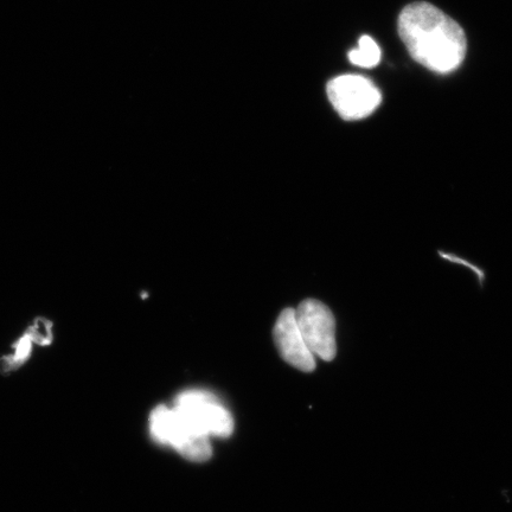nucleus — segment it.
Wrapping results in <instances>:
<instances>
[{
  "mask_svg": "<svg viewBox=\"0 0 512 512\" xmlns=\"http://www.w3.org/2000/svg\"><path fill=\"white\" fill-rule=\"evenodd\" d=\"M399 34L413 59L434 73H452L465 59L462 27L432 4L406 6L399 18Z\"/></svg>",
  "mask_w": 512,
  "mask_h": 512,
  "instance_id": "obj_1",
  "label": "nucleus"
},
{
  "mask_svg": "<svg viewBox=\"0 0 512 512\" xmlns=\"http://www.w3.org/2000/svg\"><path fill=\"white\" fill-rule=\"evenodd\" d=\"M150 431L158 444L175 448L191 462H206L213 453L209 438L197 432L174 407H157L151 414Z\"/></svg>",
  "mask_w": 512,
  "mask_h": 512,
  "instance_id": "obj_2",
  "label": "nucleus"
},
{
  "mask_svg": "<svg viewBox=\"0 0 512 512\" xmlns=\"http://www.w3.org/2000/svg\"><path fill=\"white\" fill-rule=\"evenodd\" d=\"M174 408L206 437L228 438L234 431L232 414L213 394L204 390H187L178 395Z\"/></svg>",
  "mask_w": 512,
  "mask_h": 512,
  "instance_id": "obj_3",
  "label": "nucleus"
},
{
  "mask_svg": "<svg viewBox=\"0 0 512 512\" xmlns=\"http://www.w3.org/2000/svg\"><path fill=\"white\" fill-rule=\"evenodd\" d=\"M329 100L344 120H360L373 114L382 95L373 81L362 75H342L329 82Z\"/></svg>",
  "mask_w": 512,
  "mask_h": 512,
  "instance_id": "obj_4",
  "label": "nucleus"
},
{
  "mask_svg": "<svg viewBox=\"0 0 512 512\" xmlns=\"http://www.w3.org/2000/svg\"><path fill=\"white\" fill-rule=\"evenodd\" d=\"M296 318L312 354L326 362L334 360L337 354L336 320L329 307L318 300L307 299L297 307Z\"/></svg>",
  "mask_w": 512,
  "mask_h": 512,
  "instance_id": "obj_5",
  "label": "nucleus"
},
{
  "mask_svg": "<svg viewBox=\"0 0 512 512\" xmlns=\"http://www.w3.org/2000/svg\"><path fill=\"white\" fill-rule=\"evenodd\" d=\"M274 342L283 360L298 370L310 373L316 369V357L312 354L300 332L296 310L280 313L273 330Z\"/></svg>",
  "mask_w": 512,
  "mask_h": 512,
  "instance_id": "obj_6",
  "label": "nucleus"
},
{
  "mask_svg": "<svg viewBox=\"0 0 512 512\" xmlns=\"http://www.w3.org/2000/svg\"><path fill=\"white\" fill-rule=\"evenodd\" d=\"M349 60L355 66L373 68L381 61V49L373 38L363 36L358 41V47L350 51Z\"/></svg>",
  "mask_w": 512,
  "mask_h": 512,
  "instance_id": "obj_7",
  "label": "nucleus"
},
{
  "mask_svg": "<svg viewBox=\"0 0 512 512\" xmlns=\"http://www.w3.org/2000/svg\"><path fill=\"white\" fill-rule=\"evenodd\" d=\"M37 328L38 324L35 326V328L31 329V332H29L28 335H25L21 341H19V343L16 345V352L14 356L6 358L5 363L8 364V368L19 367L22 363L27 361V358L30 356L32 343H50L51 337H42L40 335H36Z\"/></svg>",
  "mask_w": 512,
  "mask_h": 512,
  "instance_id": "obj_8",
  "label": "nucleus"
}]
</instances>
